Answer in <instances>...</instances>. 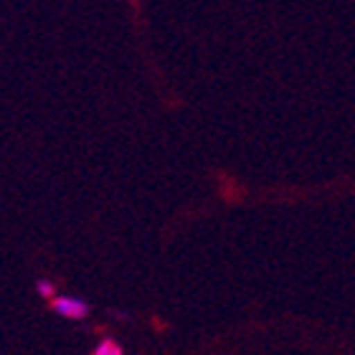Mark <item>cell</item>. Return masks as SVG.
Segmentation results:
<instances>
[{"label": "cell", "mask_w": 355, "mask_h": 355, "mask_svg": "<svg viewBox=\"0 0 355 355\" xmlns=\"http://www.w3.org/2000/svg\"><path fill=\"white\" fill-rule=\"evenodd\" d=\"M51 310L67 320H84L92 307H89V302L82 300V297H53Z\"/></svg>", "instance_id": "6da1fadb"}, {"label": "cell", "mask_w": 355, "mask_h": 355, "mask_svg": "<svg viewBox=\"0 0 355 355\" xmlns=\"http://www.w3.org/2000/svg\"><path fill=\"white\" fill-rule=\"evenodd\" d=\"M94 355H125V350H122V345L114 338H102V343L96 345Z\"/></svg>", "instance_id": "7a4b0ae2"}, {"label": "cell", "mask_w": 355, "mask_h": 355, "mask_svg": "<svg viewBox=\"0 0 355 355\" xmlns=\"http://www.w3.org/2000/svg\"><path fill=\"white\" fill-rule=\"evenodd\" d=\"M36 292L41 295V300H53V295H56V289H53V284L49 279H38Z\"/></svg>", "instance_id": "3957f363"}]
</instances>
